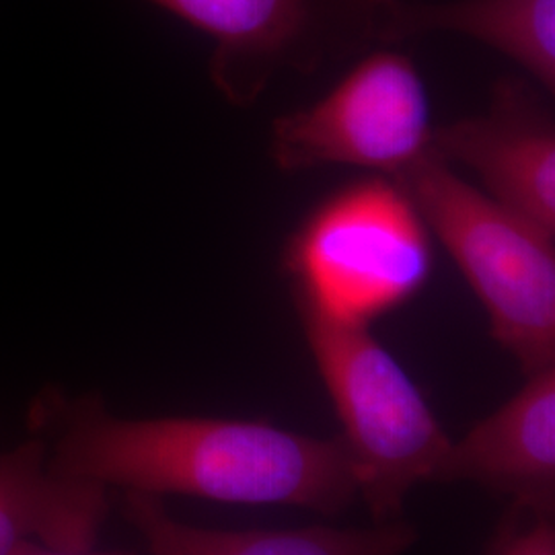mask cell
Listing matches in <instances>:
<instances>
[{
    "label": "cell",
    "mask_w": 555,
    "mask_h": 555,
    "mask_svg": "<svg viewBox=\"0 0 555 555\" xmlns=\"http://www.w3.org/2000/svg\"><path fill=\"white\" fill-rule=\"evenodd\" d=\"M27 422L60 474L105 490L284 504L327 516L358 496L341 438L256 420L116 416L98 393L68 396L54 387L31 401Z\"/></svg>",
    "instance_id": "1"
},
{
    "label": "cell",
    "mask_w": 555,
    "mask_h": 555,
    "mask_svg": "<svg viewBox=\"0 0 555 555\" xmlns=\"http://www.w3.org/2000/svg\"><path fill=\"white\" fill-rule=\"evenodd\" d=\"M435 238L397 179H354L300 220L282 254L297 309L344 325L408 305L435 274Z\"/></svg>",
    "instance_id": "2"
},
{
    "label": "cell",
    "mask_w": 555,
    "mask_h": 555,
    "mask_svg": "<svg viewBox=\"0 0 555 555\" xmlns=\"http://www.w3.org/2000/svg\"><path fill=\"white\" fill-rule=\"evenodd\" d=\"M397 181L481 302L498 346L525 377L555 366V233L433 155Z\"/></svg>",
    "instance_id": "3"
},
{
    "label": "cell",
    "mask_w": 555,
    "mask_h": 555,
    "mask_svg": "<svg viewBox=\"0 0 555 555\" xmlns=\"http://www.w3.org/2000/svg\"><path fill=\"white\" fill-rule=\"evenodd\" d=\"M319 377L341 422L358 496L373 522L399 518L405 496L437 481L451 444L414 378L371 327L344 325L298 309Z\"/></svg>",
    "instance_id": "4"
},
{
    "label": "cell",
    "mask_w": 555,
    "mask_h": 555,
    "mask_svg": "<svg viewBox=\"0 0 555 555\" xmlns=\"http://www.w3.org/2000/svg\"><path fill=\"white\" fill-rule=\"evenodd\" d=\"M435 126L433 100L416 62L385 46L360 54L323 98L278 116L268 155L286 176L354 167L399 179L430 157Z\"/></svg>",
    "instance_id": "5"
},
{
    "label": "cell",
    "mask_w": 555,
    "mask_h": 555,
    "mask_svg": "<svg viewBox=\"0 0 555 555\" xmlns=\"http://www.w3.org/2000/svg\"><path fill=\"white\" fill-rule=\"evenodd\" d=\"M212 41L222 100L254 107L282 73L313 75L371 50L375 29L350 0H146Z\"/></svg>",
    "instance_id": "6"
},
{
    "label": "cell",
    "mask_w": 555,
    "mask_h": 555,
    "mask_svg": "<svg viewBox=\"0 0 555 555\" xmlns=\"http://www.w3.org/2000/svg\"><path fill=\"white\" fill-rule=\"evenodd\" d=\"M550 95L527 77H504L488 107L437 124L430 155L463 167L479 190L555 233V116Z\"/></svg>",
    "instance_id": "7"
},
{
    "label": "cell",
    "mask_w": 555,
    "mask_h": 555,
    "mask_svg": "<svg viewBox=\"0 0 555 555\" xmlns=\"http://www.w3.org/2000/svg\"><path fill=\"white\" fill-rule=\"evenodd\" d=\"M437 481H474L535 518H554L555 366L527 375L496 412L451 440Z\"/></svg>",
    "instance_id": "8"
},
{
    "label": "cell",
    "mask_w": 555,
    "mask_h": 555,
    "mask_svg": "<svg viewBox=\"0 0 555 555\" xmlns=\"http://www.w3.org/2000/svg\"><path fill=\"white\" fill-rule=\"evenodd\" d=\"M433 34L477 41L555 93V0H396L375 21V41L383 46Z\"/></svg>",
    "instance_id": "9"
},
{
    "label": "cell",
    "mask_w": 555,
    "mask_h": 555,
    "mask_svg": "<svg viewBox=\"0 0 555 555\" xmlns=\"http://www.w3.org/2000/svg\"><path fill=\"white\" fill-rule=\"evenodd\" d=\"M109 490L64 476L40 437L0 449V555L25 541L91 550L109 511Z\"/></svg>",
    "instance_id": "10"
},
{
    "label": "cell",
    "mask_w": 555,
    "mask_h": 555,
    "mask_svg": "<svg viewBox=\"0 0 555 555\" xmlns=\"http://www.w3.org/2000/svg\"><path fill=\"white\" fill-rule=\"evenodd\" d=\"M121 506L151 555H401L417 539L416 529L399 518L364 529L220 531L181 522L159 496L124 492Z\"/></svg>",
    "instance_id": "11"
},
{
    "label": "cell",
    "mask_w": 555,
    "mask_h": 555,
    "mask_svg": "<svg viewBox=\"0 0 555 555\" xmlns=\"http://www.w3.org/2000/svg\"><path fill=\"white\" fill-rule=\"evenodd\" d=\"M498 555H555L554 518H535V522L502 541Z\"/></svg>",
    "instance_id": "12"
},
{
    "label": "cell",
    "mask_w": 555,
    "mask_h": 555,
    "mask_svg": "<svg viewBox=\"0 0 555 555\" xmlns=\"http://www.w3.org/2000/svg\"><path fill=\"white\" fill-rule=\"evenodd\" d=\"M11 555H134L130 552H95L91 550H62V547H52L40 541H25Z\"/></svg>",
    "instance_id": "13"
},
{
    "label": "cell",
    "mask_w": 555,
    "mask_h": 555,
    "mask_svg": "<svg viewBox=\"0 0 555 555\" xmlns=\"http://www.w3.org/2000/svg\"><path fill=\"white\" fill-rule=\"evenodd\" d=\"M391 2H396V0H350L352 9H354L358 15L366 21L369 25H373V29H375V21H377L378 13H380L387 4H391Z\"/></svg>",
    "instance_id": "14"
}]
</instances>
